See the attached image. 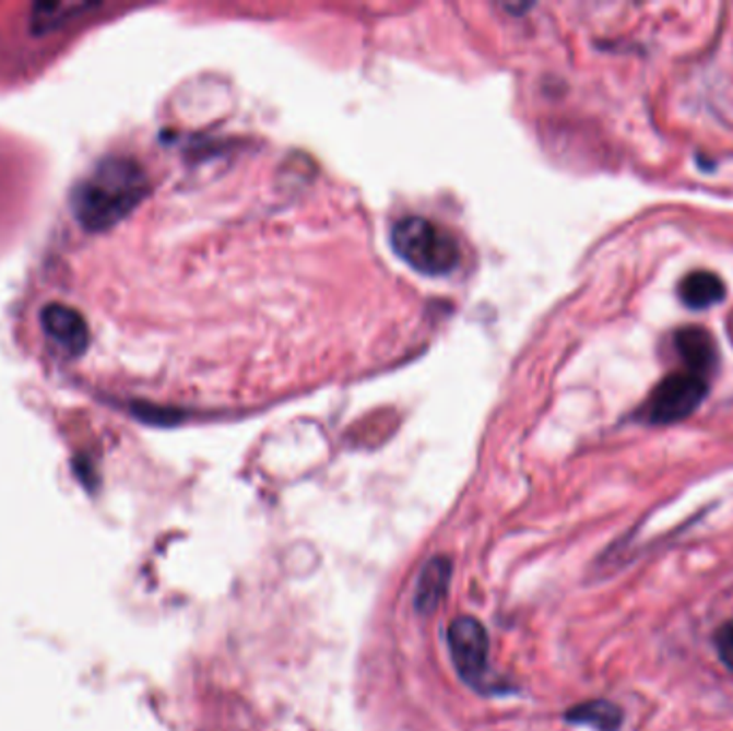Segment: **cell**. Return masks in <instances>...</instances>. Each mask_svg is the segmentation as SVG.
<instances>
[{
  "instance_id": "6da1fadb",
  "label": "cell",
  "mask_w": 733,
  "mask_h": 731,
  "mask_svg": "<svg viewBox=\"0 0 733 731\" xmlns=\"http://www.w3.org/2000/svg\"><path fill=\"white\" fill-rule=\"evenodd\" d=\"M146 189V174L133 160H104L75 187L73 215L86 229H108L140 204Z\"/></svg>"
},
{
  "instance_id": "7a4b0ae2",
  "label": "cell",
  "mask_w": 733,
  "mask_h": 731,
  "mask_svg": "<svg viewBox=\"0 0 733 731\" xmlns=\"http://www.w3.org/2000/svg\"><path fill=\"white\" fill-rule=\"evenodd\" d=\"M391 247L410 269L427 278L449 275L461 260L451 232L418 215H407L393 225Z\"/></svg>"
},
{
  "instance_id": "3957f363",
  "label": "cell",
  "mask_w": 733,
  "mask_h": 731,
  "mask_svg": "<svg viewBox=\"0 0 733 731\" xmlns=\"http://www.w3.org/2000/svg\"><path fill=\"white\" fill-rule=\"evenodd\" d=\"M708 382L688 372L663 378L639 410V418L650 425H672L688 418L706 399Z\"/></svg>"
},
{
  "instance_id": "277c9868",
  "label": "cell",
  "mask_w": 733,
  "mask_h": 731,
  "mask_svg": "<svg viewBox=\"0 0 733 731\" xmlns=\"http://www.w3.org/2000/svg\"><path fill=\"white\" fill-rule=\"evenodd\" d=\"M447 639L457 674L465 682L481 680L489 659V637L483 622L472 616H459L452 620Z\"/></svg>"
},
{
  "instance_id": "5b68a950",
  "label": "cell",
  "mask_w": 733,
  "mask_h": 731,
  "mask_svg": "<svg viewBox=\"0 0 733 731\" xmlns=\"http://www.w3.org/2000/svg\"><path fill=\"white\" fill-rule=\"evenodd\" d=\"M42 329L69 356H80L88 345V327L84 318L60 303L46 305L42 316Z\"/></svg>"
},
{
  "instance_id": "8992f818",
  "label": "cell",
  "mask_w": 733,
  "mask_h": 731,
  "mask_svg": "<svg viewBox=\"0 0 733 731\" xmlns=\"http://www.w3.org/2000/svg\"><path fill=\"white\" fill-rule=\"evenodd\" d=\"M676 350L688 374L708 378L717 369L719 350L714 338L701 327H686L676 333Z\"/></svg>"
},
{
  "instance_id": "52a82bcc",
  "label": "cell",
  "mask_w": 733,
  "mask_h": 731,
  "mask_svg": "<svg viewBox=\"0 0 733 731\" xmlns=\"http://www.w3.org/2000/svg\"><path fill=\"white\" fill-rule=\"evenodd\" d=\"M451 575L452 564L447 556L431 558L423 566L418 581H416V592H414V608L421 614H434L440 608V603L447 597Z\"/></svg>"
},
{
  "instance_id": "ba28073f",
  "label": "cell",
  "mask_w": 733,
  "mask_h": 731,
  "mask_svg": "<svg viewBox=\"0 0 733 731\" xmlns=\"http://www.w3.org/2000/svg\"><path fill=\"white\" fill-rule=\"evenodd\" d=\"M566 721L575 726H586L594 731H620L624 712L620 706L610 699H590L566 710Z\"/></svg>"
},
{
  "instance_id": "9c48e42d",
  "label": "cell",
  "mask_w": 733,
  "mask_h": 731,
  "mask_svg": "<svg viewBox=\"0 0 733 731\" xmlns=\"http://www.w3.org/2000/svg\"><path fill=\"white\" fill-rule=\"evenodd\" d=\"M679 298L690 309H708L725 298V283L710 271H695L679 283Z\"/></svg>"
},
{
  "instance_id": "30bf717a",
  "label": "cell",
  "mask_w": 733,
  "mask_h": 731,
  "mask_svg": "<svg viewBox=\"0 0 733 731\" xmlns=\"http://www.w3.org/2000/svg\"><path fill=\"white\" fill-rule=\"evenodd\" d=\"M714 646L719 652L721 663L733 672V620H728L725 624H721L714 633Z\"/></svg>"
},
{
  "instance_id": "8fae6325",
  "label": "cell",
  "mask_w": 733,
  "mask_h": 731,
  "mask_svg": "<svg viewBox=\"0 0 733 731\" xmlns=\"http://www.w3.org/2000/svg\"><path fill=\"white\" fill-rule=\"evenodd\" d=\"M730 335H732V339H733V314H732V318H730Z\"/></svg>"
}]
</instances>
